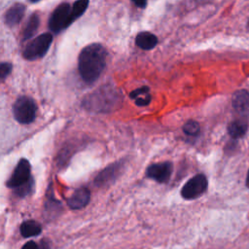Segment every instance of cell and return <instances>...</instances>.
I'll use <instances>...</instances> for the list:
<instances>
[{"mask_svg": "<svg viewBox=\"0 0 249 249\" xmlns=\"http://www.w3.org/2000/svg\"><path fill=\"white\" fill-rule=\"evenodd\" d=\"M106 50L98 43L89 44L80 52L78 70L84 82L92 84L100 77L106 65Z\"/></svg>", "mask_w": 249, "mask_h": 249, "instance_id": "1", "label": "cell"}, {"mask_svg": "<svg viewBox=\"0 0 249 249\" xmlns=\"http://www.w3.org/2000/svg\"><path fill=\"white\" fill-rule=\"evenodd\" d=\"M120 101V95L116 89L103 87L87 96L83 104L88 110L107 112L114 109Z\"/></svg>", "mask_w": 249, "mask_h": 249, "instance_id": "2", "label": "cell"}, {"mask_svg": "<svg viewBox=\"0 0 249 249\" xmlns=\"http://www.w3.org/2000/svg\"><path fill=\"white\" fill-rule=\"evenodd\" d=\"M14 117L18 123L21 124H31L37 114V105L29 96H19L17 98L13 106Z\"/></svg>", "mask_w": 249, "mask_h": 249, "instance_id": "3", "label": "cell"}, {"mask_svg": "<svg viewBox=\"0 0 249 249\" xmlns=\"http://www.w3.org/2000/svg\"><path fill=\"white\" fill-rule=\"evenodd\" d=\"M53 42L52 33H43L30 41L22 52V56L27 60H35L43 57L49 51Z\"/></svg>", "mask_w": 249, "mask_h": 249, "instance_id": "4", "label": "cell"}, {"mask_svg": "<svg viewBox=\"0 0 249 249\" xmlns=\"http://www.w3.org/2000/svg\"><path fill=\"white\" fill-rule=\"evenodd\" d=\"M71 6L68 3L58 5L49 19V28L53 33H58L71 24Z\"/></svg>", "mask_w": 249, "mask_h": 249, "instance_id": "5", "label": "cell"}, {"mask_svg": "<svg viewBox=\"0 0 249 249\" xmlns=\"http://www.w3.org/2000/svg\"><path fill=\"white\" fill-rule=\"evenodd\" d=\"M207 186L208 182L205 175L196 174L183 186L181 196L186 199L196 198L206 191Z\"/></svg>", "mask_w": 249, "mask_h": 249, "instance_id": "6", "label": "cell"}, {"mask_svg": "<svg viewBox=\"0 0 249 249\" xmlns=\"http://www.w3.org/2000/svg\"><path fill=\"white\" fill-rule=\"evenodd\" d=\"M30 171L31 166L29 161L26 159H21L18 162L12 176L7 182L8 187L18 189L28 183L30 180Z\"/></svg>", "mask_w": 249, "mask_h": 249, "instance_id": "7", "label": "cell"}, {"mask_svg": "<svg viewBox=\"0 0 249 249\" xmlns=\"http://www.w3.org/2000/svg\"><path fill=\"white\" fill-rule=\"evenodd\" d=\"M172 173V164L169 161L154 163L148 166L146 170L147 177L159 182L165 183L169 180Z\"/></svg>", "mask_w": 249, "mask_h": 249, "instance_id": "8", "label": "cell"}, {"mask_svg": "<svg viewBox=\"0 0 249 249\" xmlns=\"http://www.w3.org/2000/svg\"><path fill=\"white\" fill-rule=\"evenodd\" d=\"M90 199V193L87 188H80L76 190L72 196L67 199V204L71 209L84 208Z\"/></svg>", "mask_w": 249, "mask_h": 249, "instance_id": "9", "label": "cell"}, {"mask_svg": "<svg viewBox=\"0 0 249 249\" xmlns=\"http://www.w3.org/2000/svg\"><path fill=\"white\" fill-rule=\"evenodd\" d=\"M25 13V6L21 3H16L11 6L5 14V22L7 25L13 27L18 25Z\"/></svg>", "mask_w": 249, "mask_h": 249, "instance_id": "10", "label": "cell"}, {"mask_svg": "<svg viewBox=\"0 0 249 249\" xmlns=\"http://www.w3.org/2000/svg\"><path fill=\"white\" fill-rule=\"evenodd\" d=\"M232 106L234 110L240 114L249 112V91L246 89H239L232 95Z\"/></svg>", "mask_w": 249, "mask_h": 249, "instance_id": "11", "label": "cell"}, {"mask_svg": "<svg viewBox=\"0 0 249 249\" xmlns=\"http://www.w3.org/2000/svg\"><path fill=\"white\" fill-rule=\"evenodd\" d=\"M135 44L140 49L145 50V51H149V50L154 49L157 46L158 38L155 34H153L151 32L143 31V32H140L136 35Z\"/></svg>", "mask_w": 249, "mask_h": 249, "instance_id": "12", "label": "cell"}, {"mask_svg": "<svg viewBox=\"0 0 249 249\" xmlns=\"http://www.w3.org/2000/svg\"><path fill=\"white\" fill-rule=\"evenodd\" d=\"M40 25V17L37 13H33L28 18L23 29H22V40L26 41L34 36Z\"/></svg>", "mask_w": 249, "mask_h": 249, "instance_id": "13", "label": "cell"}, {"mask_svg": "<svg viewBox=\"0 0 249 249\" xmlns=\"http://www.w3.org/2000/svg\"><path fill=\"white\" fill-rule=\"evenodd\" d=\"M248 128V124L245 121L242 120H235L229 124L228 125V132L233 139H238L242 137Z\"/></svg>", "mask_w": 249, "mask_h": 249, "instance_id": "14", "label": "cell"}, {"mask_svg": "<svg viewBox=\"0 0 249 249\" xmlns=\"http://www.w3.org/2000/svg\"><path fill=\"white\" fill-rule=\"evenodd\" d=\"M41 231H42L41 225L34 220L25 221L20 226V232L23 237L36 236V235L40 234Z\"/></svg>", "mask_w": 249, "mask_h": 249, "instance_id": "15", "label": "cell"}, {"mask_svg": "<svg viewBox=\"0 0 249 249\" xmlns=\"http://www.w3.org/2000/svg\"><path fill=\"white\" fill-rule=\"evenodd\" d=\"M89 0H76L71 7V22L79 18L88 9Z\"/></svg>", "mask_w": 249, "mask_h": 249, "instance_id": "16", "label": "cell"}, {"mask_svg": "<svg viewBox=\"0 0 249 249\" xmlns=\"http://www.w3.org/2000/svg\"><path fill=\"white\" fill-rule=\"evenodd\" d=\"M119 165H116V164H113L109 167H107L106 169H104L95 179V182L98 183V184H103V183H106L108 180H111L114 175L119 171Z\"/></svg>", "mask_w": 249, "mask_h": 249, "instance_id": "17", "label": "cell"}, {"mask_svg": "<svg viewBox=\"0 0 249 249\" xmlns=\"http://www.w3.org/2000/svg\"><path fill=\"white\" fill-rule=\"evenodd\" d=\"M183 131L189 136H196L200 131V127L197 122L191 120L185 123L183 125Z\"/></svg>", "mask_w": 249, "mask_h": 249, "instance_id": "18", "label": "cell"}, {"mask_svg": "<svg viewBox=\"0 0 249 249\" xmlns=\"http://www.w3.org/2000/svg\"><path fill=\"white\" fill-rule=\"evenodd\" d=\"M13 70V65L10 62L0 63V81L5 80Z\"/></svg>", "mask_w": 249, "mask_h": 249, "instance_id": "19", "label": "cell"}, {"mask_svg": "<svg viewBox=\"0 0 249 249\" xmlns=\"http://www.w3.org/2000/svg\"><path fill=\"white\" fill-rule=\"evenodd\" d=\"M149 89H149L148 87L143 86V87L138 88V89H134L133 91H131V92L129 93V97H130L131 99H136L137 97H139V96H141V95H145V94L149 93Z\"/></svg>", "mask_w": 249, "mask_h": 249, "instance_id": "20", "label": "cell"}, {"mask_svg": "<svg viewBox=\"0 0 249 249\" xmlns=\"http://www.w3.org/2000/svg\"><path fill=\"white\" fill-rule=\"evenodd\" d=\"M150 102H151V95L149 93H147L145 95H141L135 99V104L140 107L147 106V105H149Z\"/></svg>", "mask_w": 249, "mask_h": 249, "instance_id": "21", "label": "cell"}, {"mask_svg": "<svg viewBox=\"0 0 249 249\" xmlns=\"http://www.w3.org/2000/svg\"><path fill=\"white\" fill-rule=\"evenodd\" d=\"M21 249H39V246L34 241H28L22 246Z\"/></svg>", "mask_w": 249, "mask_h": 249, "instance_id": "22", "label": "cell"}, {"mask_svg": "<svg viewBox=\"0 0 249 249\" xmlns=\"http://www.w3.org/2000/svg\"><path fill=\"white\" fill-rule=\"evenodd\" d=\"M131 1L134 3V5L136 7L141 8V9L145 8L146 5H147V0H131Z\"/></svg>", "mask_w": 249, "mask_h": 249, "instance_id": "23", "label": "cell"}, {"mask_svg": "<svg viewBox=\"0 0 249 249\" xmlns=\"http://www.w3.org/2000/svg\"><path fill=\"white\" fill-rule=\"evenodd\" d=\"M246 186L249 188V170L247 173V178H246Z\"/></svg>", "mask_w": 249, "mask_h": 249, "instance_id": "24", "label": "cell"}, {"mask_svg": "<svg viewBox=\"0 0 249 249\" xmlns=\"http://www.w3.org/2000/svg\"><path fill=\"white\" fill-rule=\"evenodd\" d=\"M31 2H38V1H40V0H30Z\"/></svg>", "mask_w": 249, "mask_h": 249, "instance_id": "25", "label": "cell"}]
</instances>
